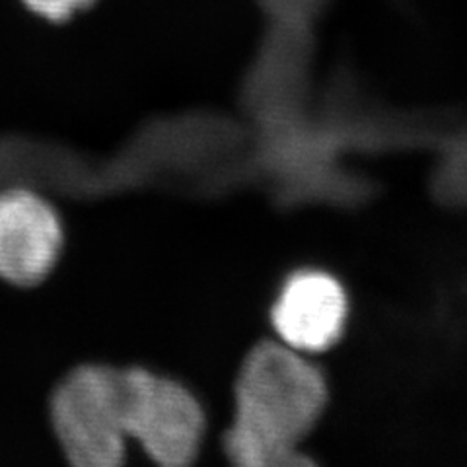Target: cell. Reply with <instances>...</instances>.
Wrapping results in <instances>:
<instances>
[{"instance_id": "1", "label": "cell", "mask_w": 467, "mask_h": 467, "mask_svg": "<svg viewBox=\"0 0 467 467\" xmlns=\"http://www.w3.org/2000/svg\"><path fill=\"white\" fill-rule=\"evenodd\" d=\"M327 401L319 370L285 343L255 347L236 379L226 451L244 467L300 463L298 446Z\"/></svg>"}, {"instance_id": "2", "label": "cell", "mask_w": 467, "mask_h": 467, "mask_svg": "<svg viewBox=\"0 0 467 467\" xmlns=\"http://www.w3.org/2000/svg\"><path fill=\"white\" fill-rule=\"evenodd\" d=\"M49 420L63 456L77 467L121 465L125 431L123 368L82 364L53 391Z\"/></svg>"}, {"instance_id": "3", "label": "cell", "mask_w": 467, "mask_h": 467, "mask_svg": "<svg viewBox=\"0 0 467 467\" xmlns=\"http://www.w3.org/2000/svg\"><path fill=\"white\" fill-rule=\"evenodd\" d=\"M125 431L154 463L183 467L201 451L202 405L178 379L146 368H123Z\"/></svg>"}, {"instance_id": "4", "label": "cell", "mask_w": 467, "mask_h": 467, "mask_svg": "<svg viewBox=\"0 0 467 467\" xmlns=\"http://www.w3.org/2000/svg\"><path fill=\"white\" fill-rule=\"evenodd\" d=\"M65 232L53 204L26 187L0 193V281L29 288L61 257Z\"/></svg>"}, {"instance_id": "5", "label": "cell", "mask_w": 467, "mask_h": 467, "mask_svg": "<svg viewBox=\"0 0 467 467\" xmlns=\"http://www.w3.org/2000/svg\"><path fill=\"white\" fill-rule=\"evenodd\" d=\"M347 316L341 285L326 273H298L285 285L273 308V324L283 343L314 353L339 339Z\"/></svg>"}, {"instance_id": "6", "label": "cell", "mask_w": 467, "mask_h": 467, "mask_svg": "<svg viewBox=\"0 0 467 467\" xmlns=\"http://www.w3.org/2000/svg\"><path fill=\"white\" fill-rule=\"evenodd\" d=\"M29 12L55 24H63L77 16L78 12L90 8L96 0H22Z\"/></svg>"}]
</instances>
